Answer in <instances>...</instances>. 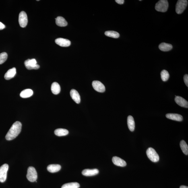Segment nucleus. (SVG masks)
Listing matches in <instances>:
<instances>
[{
    "instance_id": "f257e3e1",
    "label": "nucleus",
    "mask_w": 188,
    "mask_h": 188,
    "mask_svg": "<svg viewBox=\"0 0 188 188\" xmlns=\"http://www.w3.org/2000/svg\"><path fill=\"white\" fill-rule=\"evenodd\" d=\"M22 124L20 122H15L12 126L8 132L7 133L5 138L7 140H12L16 138L21 132Z\"/></svg>"
},
{
    "instance_id": "f03ea898",
    "label": "nucleus",
    "mask_w": 188,
    "mask_h": 188,
    "mask_svg": "<svg viewBox=\"0 0 188 188\" xmlns=\"http://www.w3.org/2000/svg\"><path fill=\"white\" fill-rule=\"evenodd\" d=\"M147 157L152 161L156 162L159 160V156L154 149L150 147L146 151Z\"/></svg>"
},
{
    "instance_id": "7ed1b4c3",
    "label": "nucleus",
    "mask_w": 188,
    "mask_h": 188,
    "mask_svg": "<svg viewBox=\"0 0 188 188\" xmlns=\"http://www.w3.org/2000/svg\"><path fill=\"white\" fill-rule=\"evenodd\" d=\"M169 6L168 1L166 0H160L156 4L155 9L158 12H165L167 11Z\"/></svg>"
},
{
    "instance_id": "20e7f679",
    "label": "nucleus",
    "mask_w": 188,
    "mask_h": 188,
    "mask_svg": "<svg viewBox=\"0 0 188 188\" xmlns=\"http://www.w3.org/2000/svg\"><path fill=\"white\" fill-rule=\"evenodd\" d=\"M26 177L28 181L30 182L36 181L37 179V174L35 169L33 166L29 167Z\"/></svg>"
},
{
    "instance_id": "39448f33",
    "label": "nucleus",
    "mask_w": 188,
    "mask_h": 188,
    "mask_svg": "<svg viewBox=\"0 0 188 188\" xmlns=\"http://www.w3.org/2000/svg\"><path fill=\"white\" fill-rule=\"evenodd\" d=\"M188 4L187 0H179L176 6V11L178 14H181L185 10Z\"/></svg>"
},
{
    "instance_id": "423d86ee",
    "label": "nucleus",
    "mask_w": 188,
    "mask_h": 188,
    "mask_svg": "<svg viewBox=\"0 0 188 188\" xmlns=\"http://www.w3.org/2000/svg\"><path fill=\"white\" fill-rule=\"evenodd\" d=\"M24 63L25 67L28 70L37 69L40 67L39 65L37 64L36 60L34 59L27 60Z\"/></svg>"
},
{
    "instance_id": "0eeeda50",
    "label": "nucleus",
    "mask_w": 188,
    "mask_h": 188,
    "mask_svg": "<svg viewBox=\"0 0 188 188\" xmlns=\"http://www.w3.org/2000/svg\"><path fill=\"white\" fill-rule=\"evenodd\" d=\"M9 165L4 164L0 167V182H4L6 179L7 172L9 169Z\"/></svg>"
},
{
    "instance_id": "6e6552de",
    "label": "nucleus",
    "mask_w": 188,
    "mask_h": 188,
    "mask_svg": "<svg viewBox=\"0 0 188 188\" xmlns=\"http://www.w3.org/2000/svg\"><path fill=\"white\" fill-rule=\"evenodd\" d=\"M19 22L21 27L24 28L27 25L28 20L27 15L24 11H22L19 15Z\"/></svg>"
},
{
    "instance_id": "1a4fd4ad",
    "label": "nucleus",
    "mask_w": 188,
    "mask_h": 188,
    "mask_svg": "<svg viewBox=\"0 0 188 188\" xmlns=\"http://www.w3.org/2000/svg\"><path fill=\"white\" fill-rule=\"evenodd\" d=\"M92 85L93 88L97 91L102 93L105 91V86L100 81H94L92 82Z\"/></svg>"
},
{
    "instance_id": "9d476101",
    "label": "nucleus",
    "mask_w": 188,
    "mask_h": 188,
    "mask_svg": "<svg viewBox=\"0 0 188 188\" xmlns=\"http://www.w3.org/2000/svg\"><path fill=\"white\" fill-rule=\"evenodd\" d=\"M56 44L61 47H68L71 44V42L69 40L66 39L59 38L55 40Z\"/></svg>"
},
{
    "instance_id": "9b49d317",
    "label": "nucleus",
    "mask_w": 188,
    "mask_h": 188,
    "mask_svg": "<svg viewBox=\"0 0 188 188\" xmlns=\"http://www.w3.org/2000/svg\"><path fill=\"white\" fill-rule=\"evenodd\" d=\"M175 101L178 105L182 107L188 108V102L181 97L176 96L175 98Z\"/></svg>"
},
{
    "instance_id": "f8f14e48",
    "label": "nucleus",
    "mask_w": 188,
    "mask_h": 188,
    "mask_svg": "<svg viewBox=\"0 0 188 188\" xmlns=\"http://www.w3.org/2000/svg\"><path fill=\"white\" fill-rule=\"evenodd\" d=\"M112 161L114 164L118 166L124 167L127 165L126 162L125 160L117 156L113 157L112 158Z\"/></svg>"
},
{
    "instance_id": "ddd939ff",
    "label": "nucleus",
    "mask_w": 188,
    "mask_h": 188,
    "mask_svg": "<svg viewBox=\"0 0 188 188\" xmlns=\"http://www.w3.org/2000/svg\"><path fill=\"white\" fill-rule=\"evenodd\" d=\"M70 95L71 98L76 103L79 104L80 102V96L77 91L75 89H72L70 92Z\"/></svg>"
},
{
    "instance_id": "4468645a",
    "label": "nucleus",
    "mask_w": 188,
    "mask_h": 188,
    "mask_svg": "<svg viewBox=\"0 0 188 188\" xmlns=\"http://www.w3.org/2000/svg\"><path fill=\"white\" fill-rule=\"evenodd\" d=\"M166 117L168 119L177 121H182L183 120V116L177 114H166Z\"/></svg>"
},
{
    "instance_id": "2eb2a0df",
    "label": "nucleus",
    "mask_w": 188,
    "mask_h": 188,
    "mask_svg": "<svg viewBox=\"0 0 188 188\" xmlns=\"http://www.w3.org/2000/svg\"><path fill=\"white\" fill-rule=\"evenodd\" d=\"M99 172V170L96 169H86L83 170L82 174L83 175L85 176H91L96 175Z\"/></svg>"
},
{
    "instance_id": "dca6fc26",
    "label": "nucleus",
    "mask_w": 188,
    "mask_h": 188,
    "mask_svg": "<svg viewBox=\"0 0 188 188\" xmlns=\"http://www.w3.org/2000/svg\"><path fill=\"white\" fill-rule=\"evenodd\" d=\"M16 73V69L15 68L9 69L6 73L4 75V78L6 80H9L14 77Z\"/></svg>"
},
{
    "instance_id": "f3484780",
    "label": "nucleus",
    "mask_w": 188,
    "mask_h": 188,
    "mask_svg": "<svg viewBox=\"0 0 188 188\" xmlns=\"http://www.w3.org/2000/svg\"><path fill=\"white\" fill-rule=\"evenodd\" d=\"M61 169V166L59 164H50L47 167L48 171L51 173H55L59 171Z\"/></svg>"
},
{
    "instance_id": "a211bd4d",
    "label": "nucleus",
    "mask_w": 188,
    "mask_h": 188,
    "mask_svg": "<svg viewBox=\"0 0 188 188\" xmlns=\"http://www.w3.org/2000/svg\"><path fill=\"white\" fill-rule=\"evenodd\" d=\"M127 123L129 129L131 131H133L135 130V122L132 116L129 115L128 116Z\"/></svg>"
},
{
    "instance_id": "6ab92c4d",
    "label": "nucleus",
    "mask_w": 188,
    "mask_h": 188,
    "mask_svg": "<svg viewBox=\"0 0 188 188\" xmlns=\"http://www.w3.org/2000/svg\"><path fill=\"white\" fill-rule=\"evenodd\" d=\"M56 24L57 26L63 27L66 26L68 24L67 21L63 17H58L55 18Z\"/></svg>"
},
{
    "instance_id": "aec40b11",
    "label": "nucleus",
    "mask_w": 188,
    "mask_h": 188,
    "mask_svg": "<svg viewBox=\"0 0 188 188\" xmlns=\"http://www.w3.org/2000/svg\"><path fill=\"white\" fill-rule=\"evenodd\" d=\"M33 94V92L30 89H27L23 90L20 94L21 97L24 98H28L32 96Z\"/></svg>"
},
{
    "instance_id": "412c9836",
    "label": "nucleus",
    "mask_w": 188,
    "mask_h": 188,
    "mask_svg": "<svg viewBox=\"0 0 188 188\" xmlns=\"http://www.w3.org/2000/svg\"><path fill=\"white\" fill-rule=\"evenodd\" d=\"M159 48L161 51L167 52L170 51L172 49V46L171 44L163 42L159 45Z\"/></svg>"
},
{
    "instance_id": "4be33fe9",
    "label": "nucleus",
    "mask_w": 188,
    "mask_h": 188,
    "mask_svg": "<svg viewBox=\"0 0 188 188\" xmlns=\"http://www.w3.org/2000/svg\"><path fill=\"white\" fill-rule=\"evenodd\" d=\"M51 90L53 94H58L61 92V86L58 83L53 82L52 84Z\"/></svg>"
},
{
    "instance_id": "5701e85b",
    "label": "nucleus",
    "mask_w": 188,
    "mask_h": 188,
    "mask_svg": "<svg viewBox=\"0 0 188 188\" xmlns=\"http://www.w3.org/2000/svg\"><path fill=\"white\" fill-rule=\"evenodd\" d=\"M69 133V131L67 129H58L55 131V134L58 136H65Z\"/></svg>"
},
{
    "instance_id": "b1692460",
    "label": "nucleus",
    "mask_w": 188,
    "mask_h": 188,
    "mask_svg": "<svg viewBox=\"0 0 188 188\" xmlns=\"http://www.w3.org/2000/svg\"><path fill=\"white\" fill-rule=\"evenodd\" d=\"M105 35L109 37L114 38H117L119 37L120 34L117 32L113 31H106L104 33Z\"/></svg>"
},
{
    "instance_id": "393cba45",
    "label": "nucleus",
    "mask_w": 188,
    "mask_h": 188,
    "mask_svg": "<svg viewBox=\"0 0 188 188\" xmlns=\"http://www.w3.org/2000/svg\"><path fill=\"white\" fill-rule=\"evenodd\" d=\"M180 147L184 153L186 155L188 154V146L184 140H182L180 142Z\"/></svg>"
},
{
    "instance_id": "a878e982",
    "label": "nucleus",
    "mask_w": 188,
    "mask_h": 188,
    "mask_svg": "<svg viewBox=\"0 0 188 188\" xmlns=\"http://www.w3.org/2000/svg\"><path fill=\"white\" fill-rule=\"evenodd\" d=\"M80 185L77 182H73L65 184L61 187V188H79Z\"/></svg>"
},
{
    "instance_id": "bb28decb",
    "label": "nucleus",
    "mask_w": 188,
    "mask_h": 188,
    "mask_svg": "<svg viewBox=\"0 0 188 188\" xmlns=\"http://www.w3.org/2000/svg\"><path fill=\"white\" fill-rule=\"evenodd\" d=\"M161 75L162 80L164 82L168 81L169 78V73L167 71L165 70H164L161 72Z\"/></svg>"
},
{
    "instance_id": "cd10ccee",
    "label": "nucleus",
    "mask_w": 188,
    "mask_h": 188,
    "mask_svg": "<svg viewBox=\"0 0 188 188\" xmlns=\"http://www.w3.org/2000/svg\"><path fill=\"white\" fill-rule=\"evenodd\" d=\"M8 55L6 52H4L0 54V65L4 63L7 59Z\"/></svg>"
},
{
    "instance_id": "c85d7f7f",
    "label": "nucleus",
    "mask_w": 188,
    "mask_h": 188,
    "mask_svg": "<svg viewBox=\"0 0 188 188\" xmlns=\"http://www.w3.org/2000/svg\"><path fill=\"white\" fill-rule=\"evenodd\" d=\"M184 80L185 84L187 87H188V75L186 74L184 77Z\"/></svg>"
},
{
    "instance_id": "c756f323",
    "label": "nucleus",
    "mask_w": 188,
    "mask_h": 188,
    "mask_svg": "<svg viewBox=\"0 0 188 188\" xmlns=\"http://www.w3.org/2000/svg\"><path fill=\"white\" fill-rule=\"evenodd\" d=\"M115 1L119 4H123L125 1L124 0H116Z\"/></svg>"
},
{
    "instance_id": "7c9ffc66",
    "label": "nucleus",
    "mask_w": 188,
    "mask_h": 188,
    "mask_svg": "<svg viewBox=\"0 0 188 188\" xmlns=\"http://www.w3.org/2000/svg\"><path fill=\"white\" fill-rule=\"evenodd\" d=\"M5 26L2 23L0 22V30H2L5 28Z\"/></svg>"
},
{
    "instance_id": "2f4dec72",
    "label": "nucleus",
    "mask_w": 188,
    "mask_h": 188,
    "mask_svg": "<svg viewBox=\"0 0 188 188\" xmlns=\"http://www.w3.org/2000/svg\"><path fill=\"white\" fill-rule=\"evenodd\" d=\"M180 188H188V187H187V186H181V187H180Z\"/></svg>"
}]
</instances>
